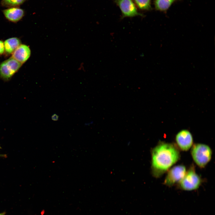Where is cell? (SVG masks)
I'll list each match as a JSON object with an SVG mask.
<instances>
[{
  "label": "cell",
  "mask_w": 215,
  "mask_h": 215,
  "mask_svg": "<svg viewBox=\"0 0 215 215\" xmlns=\"http://www.w3.org/2000/svg\"><path fill=\"white\" fill-rule=\"evenodd\" d=\"M179 153L172 144L162 143L153 150L152 166L154 175L158 176L166 171L178 160Z\"/></svg>",
  "instance_id": "6da1fadb"
},
{
  "label": "cell",
  "mask_w": 215,
  "mask_h": 215,
  "mask_svg": "<svg viewBox=\"0 0 215 215\" xmlns=\"http://www.w3.org/2000/svg\"><path fill=\"white\" fill-rule=\"evenodd\" d=\"M191 153L194 161L201 168L205 167L210 161L212 153L210 147L202 144L194 145L192 147Z\"/></svg>",
  "instance_id": "7a4b0ae2"
},
{
  "label": "cell",
  "mask_w": 215,
  "mask_h": 215,
  "mask_svg": "<svg viewBox=\"0 0 215 215\" xmlns=\"http://www.w3.org/2000/svg\"><path fill=\"white\" fill-rule=\"evenodd\" d=\"M22 64L11 57L0 64V77L3 79H10L20 68Z\"/></svg>",
  "instance_id": "3957f363"
},
{
  "label": "cell",
  "mask_w": 215,
  "mask_h": 215,
  "mask_svg": "<svg viewBox=\"0 0 215 215\" xmlns=\"http://www.w3.org/2000/svg\"><path fill=\"white\" fill-rule=\"evenodd\" d=\"M201 182V179L196 173L193 168H191L180 182L182 189L187 191L194 190L198 188Z\"/></svg>",
  "instance_id": "277c9868"
},
{
  "label": "cell",
  "mask_w": 215,
  "mask_h": 215,
  "mask_svg": "<svg viewBox=\"0 0 215 215\" xmlns=\"http://www.w3.org/2000/svg\"><path fill=\"white\" fill-rule=\"evenodd\" d=\"M115 2L121 11L122 19L137 16L144 17L142 14L138 12L133 0H115Z\"/></svg>",
  "instance_id": "5b68a950"
},
{
  "label": "cell",
  "mask_w": 215,
  "mask_h": 215,
  "mask_svg": "<svg viewBox=\"0 0 215 215\" xmlns=\"http://www.w3.org/2000/svg\"><path fill=\"white\" fill-rule=\"evenodd\" d=\"M186 172L185 167L183 165H178L174 167L168 172L165 179V184L171 186L176 182H180Z\"/></svg>",
  "instance_id": "8992f818"
},
{
  "label": "cell",
  "mask_w": 215,
  "mask_h": 215,
  "mask_svg": "<svg viewBox=\"0 0 215 215\" xmlns=\"http://www.w3.org/2000/svg\"><path fill=\"white\" fill-rule=\"evenodd\" d=\"M176 140L179 148L184 151L188 150L193 143L191 134L189 131L185 130H182L177 134Z\"/></svg>",
  "instance_id": "52a82bcc"
},
{
  "label": "cell",
  "mask_w": 215,
  "mask_h": 215,
  "mask_svg": "<svg viewBox=\"0 0 215 215\" xmlns=\"http://www.w3.org/2000/svg\"><path fill=\"white\" fill-rule=\"evenodd\" d=\"M2 12L6 19L14 23L20 21L25 15L24 10L19 7L8 8L2 10Z\"/></svg>",
  "instance_id": "ba28073f"
},
{
  "label": "cell",
  "mask_w": 215,
  "mask_h": 215,
  "mask_svg": "<svg viewBox=\"0 0 215 215\" xmlns=\"http://www.w3.org/2000/svg\"><path fill=\"white\" fill-rule=\"evenodd\" d=\"M31 53V50L28 46L21 44L12 53V57L22 64L28 60Z\"/></svg>",
  "instance_id": "9c48e42d"
},
{
  "label": "cell",
  "mask_w": 215,
  "mask_h": 215,
  "mask_svg": "<svg viewBox=\"0 0 215 215\" xmlns=\"http://www.w3.org/2000/svg\"><path fill=\"white\" fill-rule=\"evenodd\" d=\"M21 44L20 40L17 37H12L7 39L4 42L5 52L8 54H12Z\"/></svg>",
  "instance_id": "30bf717a"
},
{
  "label": "cell",
  "mask_w": 215,
  "mask_h": 215,
  "mask_svg": "<svg viewBox=\"0 0 215 215\" xmlns=\"http://www.w3.org/2000/svg\"><path fill=\"white\" fill-rule=\"evenodd\" d=\"M178 0H155L154 5L158 11L165 12L168 10L171 5Z\"/></svg>",
  "instance_id": "8fae6325"
},
{
  "label": "cell",
  "mask_w": 215,
  "mask_h": 215,
  "mask_svg": "<svg viewBox=\"0 0 215 215\" xmlns=\"http://www.w3.org/2000/svg\"><path fill=\"white\" fill-rule=\"evenodd\" d=\"M137 7L144 11L151 10V0H133Z\"/></svg>",
  "instance_id": "7c38bea8"
},
{
  "label": "cell",
  "mask_w": 215,
  "mask_h": 215,
  "mask_svg": "<svg viewBox=\"0 0 215 215\" xmlns=\"http://www.w3.org/2000/svg\"><path fill=\"white\" fill-rule=\"evenodd\" d=\"M27 0H1V5L6 7H19Z\"/></svg>",
  "instance_id": "4fadbf2b"
},
{
  "label": "cell",
  "mask_w": 215,
  "mask_h": 215,
  "mask_svg": "<svg viewBox=\"0 0 215 215\" xmlns=\"http://www.w3.org/2000/svg\"><path fill=\"white\" fill-rule=\"evenodd\" d=\"M4 52V42L0 40V55L3 54Z\"/></svg>",
  "instance_id": "5bb4252c"
},
{
  "label": "cell",
  "mask_w": 215,
  "mask_h": 215,
  "mask_svg": "<svg viewBox=\"0 0 215 215\" xmlns=\"http://www.w3.org/2000/svg\"><path fill=\"white\" fill-rule=\"evenodd\" d=\"M59 116L56 114H53L51 117L52 120L53 121H57L59 119Z\"/></svg>",
  "instance_id": "9a60e30c"
},
{
  "label": "cell",
  "mask_w": 215,
  "mask_h": 215,
  "mask_svg": "<svg viewBox=\"0 0 215 215\" xmlns=\"http://www.w3.org/2000/svg\"><path fill=\"white\" fill-rule=\"evenodd\" d=\"M0 215H4L3 214H0Z\"/></svg>",
  "instance_id": "2e32d148"
}]
</instances>
